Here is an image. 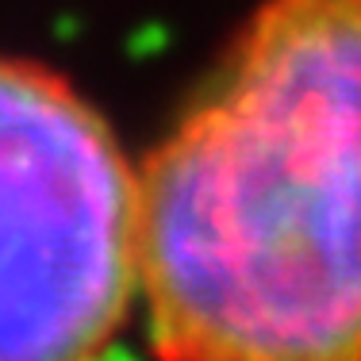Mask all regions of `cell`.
Instances as JSON below:
<instances>
[{
	"instance_id": "6da1fadb",
	"label": "cell",
	"mask_w": 361,
	"mask_h": 361,
	"mask_svg": "<svg viewBox=\"0 0 361 361\" xmlns=\"http://www.w3.org/2000/svg\"><path fill=\"white\" fill-rule=\"evenodd\" d=\"M135 177L161 361H361V0H262Z\"/></svg>"
},
{
	"instance_id": "7a4b0ae2",
	"label": "cell",
	"mask_w": 361,
	"mask_h": 361,
	"mask_svg": "<svg viewBox=\"0 0 361 361\" xmlns=\"http://www.w3.org/2000/svg\"><path fill=\"white\" fill-rule=\"evenodd\" d=\"M139 296V177L66 77L0 58V361H104Z\"/></svg>"
}]
</instances>
